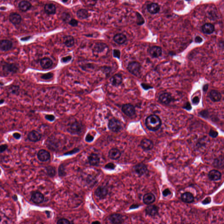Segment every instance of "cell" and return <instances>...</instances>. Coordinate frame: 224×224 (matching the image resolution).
Here are the masks:
<instances>
[{
	"instance_id": "obj_1",
	"label": "cell",
	"mask_w": 224,
	"mask_h": 224,
	"mask_svg": "<svg viewBox=\"0 0 224 224\" xmlns=\"http://www.w3.org/2000/svg\"><path fill=\"white\" fill-rule=\"evenodd\" d=\"M145 124L150 130L156 131L160 128L162 122L159 117L155 115H152L147 118Z\"/></svg>"
},
{
	"instance_id": "obj_2",
	"label": "cell",
	"mask_w": 224,
	"mask_h": 224,
	"mask_svg": "<svg viewBox=\"0 0 224 224\" xmlns=\"http://www.w3.org/2000/svg\"><path fill=\"white\" fill-rule=\"evenodd\" d=\"M128 68L131 74L136 76H138L140 74L141 66L138 62L133 61L129 64Z\"/></svg>"
},
{
	"instance_id": "obj_3",
	"label": "cell",
	"mask_w": 224,
	"mask_h": 224,
	"mask_svg": "<svg viewBox=\"0 0 224 224\" xmlns=\"http://www.w3.org/2000/svg\"><path fill=\"white\" fill-rule=\"evenodd\" d=\"M108 127L111 131L114 132H118L122 128L121 122L116 119L113 118L109 120L108 123Z\"/></svg>"
},
{
	"instance_id": "obj_4",
	"label": "cell",
	"mask_w": 224,
	"mask_h": 224,
	"mask_svg": "<svg viewBox=\"0 0 224 224\" xmlns=\"http://www.w3.org/2000/svg\"><path fill=\"white\" fill-rule=\"evenodd\" d=\"M82 124L78 121H75L68 127L67 131L71 134H78L82 131Z\"/></svg>"
},
{
	"instance_id": "obj_5",
	"label": "cell",
	"mask_w": 224,
	"mask_h": 224,
	"mask_svg": "<svg viewBox=\"0 0 224 224\" xmlns=\"http://www.w3.org/2000/svg\"><path fill=\"white\" fill-rule=\"evenodd\" d=\"M122 110L124 114L128 117H132L135 113V109L134 107L130 104L123 105L122 107Z\"/></svg>"
},
{
	"instance_id": "obj_6",
	"label": "cell",
	"mask_w": 224,
	"mask_h": 224,
	"mask_svg": "<svg viewBox=\"0 0 224 224\" xmlns=\"http://www.w3.org/2000/svg\"><path fill=\"white\" fill-rule=\"evenodd\" d=\"M12 47L13 43L12 41L7 40H3L0 41V49L1 51H10Z\"/></svg>"
},
{
	"instance_id": "obj_7",
	"label": "cell",
	"mask_w": 224,
	"mask_h": 224,
	"mask_svg": "<svg viewBox=\"0 0 224 224\" xmlns=\"http://www.w3.org/2000/svg\"><path fill=\"white\" fill-rule=\"evenodd\" d=\"M3 69L7 73H15L18 71V67L15 64L5 63L3 66Z\"/></svg>"
},
{
	"instance_id": "obj_8",
	"label": "cell",
	"mask_w": 224,
	"mask_h": 224,
	"mask_svg": "<svg viewBox=\"0 0 224 224\" xmlns=\"http://www.w3.org/2000/svg\"><path fill=\"white\" fill-rule=\"evenodd\" d=\"M107 45L102 43H99L96 44L93 48V52L94 54H98L99 53L102 54L106 50H108Z\"/></svg>"
},
{
	"instance_id": "obj_9",
	"label": "cell",
	"mask_w": 224,
	"mask_h": 224,
	"mask_svg": "<svg viewBox=\"0 0 224 224\" xmlns=\"http://www.w3.org/2000/svg\"><path fill=\"white\" fill-rule=\"evenodd\" d=\"M135 172L139 175H142L147 173L148 169L147 166L143 163H139L134 167Z\"/></svg>"
},
{
	"instance_id": "obj_10",
	"label": "cell",
	"mask_w": 224,
	"mask_h": 224,
	"mask_svg": "<svg viewBox=\"0 0 224 224\" xmlns=\"http://www.w3.org/2000/svg\"><path fill=\"white\" fill-rule=\"evenodd\" d=\"M37 157L41 162H46L50 159L51 155L47 151L42 149L37 153Z\"/></svg>"
},
{
	"instance_id": "obj_11",
	"label": "cell",
	"mask_w": 224,
	"mask_h": 224,
	"mask_svg": "<svg viewBox=\"0 0 224 224\" xmlns=\"http://www.w3.org/2000/svg\"><path fill=\"white\" fill-rule=\"evenodd\" d=\"M44 200V197L43 194L39 192L33 193L31 196V200L33 202L36 204H40L43 202Z\"/></svg>"
},
{
	"instance_id": "obj_12",
	"label": "cell",
	"mask_w": 224,
	"mask_h": 224,
	"mask_svg": "<svg viewBox=\"0 0 224 224\" xmlns=\"http://www.w3.org/2000/svg\"><path fill=\"white\" fill-rule=\"evenodd\" d=\"M28 138L32 142H37L41 139V135L38 131L33 130L28 134Z\"/></svg>"
},
{
	"instance_id": "obj_13",
	"label": "cell",
	"mask_w": 224,
	"mask_h": 224,
	"mask_svg": "<svg viewBox=\"0 0 224 224\" xmlns=\"http://www.w3.org/2000/svg\"><path fill=\"white\" fill-rule=\"evenodd\" d=\"M143 149L145 151L151 150L153 149L154 144L153 142L149 139H144L141 141L140 144Z\"/></svg>"
},
{
	"instance_id": "obj_14",
	"label": "cell",
	"mask_w": 224,
	"mask_h": 224,
	"mask_svg": "<svg viewBox=\"0 0 224 224\" xmlns=\"http://www.w3.org/2000/svg\"><path fill=\"white\" fill-rule=\"evenodd\" d=\"M109 219L111 223L113 224H121L123 221L122 216L119 214L111 215L109 216Z\"/></svg>"
},
{
	"instance_id": "obj_15",
	"label": "cell",
	"mask_w": 224,
	"mask_h": 224,
	"mask_svg": "<svg viewBox=\"0 0 224 224\" xmlns=\"http://www.w3.org/2000/svg\"><path fill=\"white\" fill-rule=\"evenodd\" d=\"M88 160L91 165L97 166L100 162V158L96 154L92 153L88 156Z\"/></svg>"
},
{
	"instance_id": "obj_16",
	"label": "cell",
	"mask_w": 224,
	"mask_h": 224,
	"mask_svg": "<svg viewBox=\"0 0 224 224\" xmlns=\"http://www.w3.org/2000/svg\"><path fill=\"white\" fill-rule=\"evenodd\" d=\"M9 19L11 22L14 25L19 24L22 21L21 15L17 13H12L10 14Z\"/></svg>"
},
{
	"instance_id": "obj_17",
	"label": "cell",
	"mask_w": 224,
	"mask_h": 224,
	"mask_svg": "<svg viewBox=\"0 0 224 224\" xmlns=\"http://www.w3.org/2000/svg\"><path fill=\"white\" fill-rule=\"evenodd\" d=\"M149 53L150 55L153 58H157L161 55L162 51L161 47L154 46L150 49Z\"/></svg>"
},
{
	"instance_id": "obj_18",
	"label": "cell",
	"mask_w": 224,
	"mask_h": 224,
	"mask_svg": "<svg viewBox=\"0 0 224 224\" xmlns=\"http://www.w3.org/2000/svg\"><path fill=\"white\" fill-rule=\"evenodd\" d=\"M121 152L118 149H112L109 152V157L112 160L118 159L121 156Z\"/></svg>"
},
{
	"instance_id": "obj_19",
	"label": "cell",
	"mask_w": 224,
	"mask_h": 224,
	"mask_svg": "<svg viewBox=\"0 0 224 224\" xmlns=\"http://www.w3.org/2000/svg\"><path fill=\"white\" fill-rule=\"evenodd\" d=\"M209 179L212 181H217L220 180L222 177V174L216 170H212L208 174Z\"/></svg>"
},
{
	"instance_id": "obj_20",
	"label": "cell",
	"mask_w": 224,
	"mask_h": 224,
	"mask_svg": "<svg viewBox=\"0 0 224 224\" xmlns=\"http://www.w3.org/2000/svg\"><path fill=\"white\" fill-rule=\"evenodd\" d=\"M107 194V189L104 186H99L95 191L96 195L100 198H104Z\"/></svg>"
},
{
	"instance_id": "obj_21",
	"label": "cell",
	"mask_w": 224,
	"mask_h": 224,
	"mask_svg": "<svg viewBox=\"0 0 224 224\" xmlns=\"http://www.w3.org/2000/svg\"><path fill=\"white\" fill-rule=\"evenodd\" d=\"M209 97L210 99L213 102H218L221 99L222 95L218 91L216 90H212L209 93Z\"/></svg>"
},
{
	"instance_id": "obj_22",
	"label": "cell",
	"mask_w": 224,
	"mask_h": 224,
	"mask_svg": "<svg viewBox=\"0 0 224 224\" xmlns=\"http://www.w3.org/2000/svg\"><path fill=\"white\" fill-rule=\"evenodd\" d=\"M202 30L204 33L211 34L215 31V27L212 24L206 23L202 27Z\"/></svg>"
},
{
	"instance_id": "obj_23",
	"label": "cell",
	"mask_w": 224,
	"mask_h": 224,
	"mask_svg": "<svg viewBox=\"0 0 224 224\" xmlns=\"http://www.w3.org/2000/svg\"><path fill=\"white\" fill-rule=\"evenodd\" d=\"M143 202L146 204H150L155 201V197L153 194L148 193L145 194L143 196Z\"/></svg>"
},
{
	"instance_id": "obj_24",
	"label": "cell",
	"mask_w": 224,
	"mask_h": 224,
	"mask_svg": "<svg viewBox=\"0 0 224 224\" xmlns=\"http://www.w3.org/2000/svg\"><path fill=\"white\" fill-rule=\"evenodd\" d=\"M113 40L119 44H123L127 41V37L123 34L118 33L114 36Z\"/></svg>"
},
{
	"instance_id": "obj_25",
	"label": "cell",
	"mask_w": 224,
	"mask_h": 224,
	"mask_svg": "<svg viewBox=\"0 0 224 224\" xmlns=\"http://www.w3.org/2000/svg\"><path fill=\"white\" fill-rule=\"evenodd\" d=\"M145 212L147 215L151 216H154L158 213V208L155 205H150L147 207L145 209Z\"/></svg>"
},
{
	"instance_id": "obj_26",
	"label": "cell",
	"mask_w": 224,
	"mask_h": 224,
	"mask_svg": "<svg viewBox=\"0 0 224 224\" xmlns=\"http://www.w3.org/2000/svg\"><path fill=\"white\" fill-rule=\"evenodd\" d=\"M147 9L149 12L151 14H155L159 12L160 10V7L158 4L153 3L147 6Z\"/></svg>"
},
{
	"instance_id": "obj_27",
	"label": "cell",
	"mask_w": 224,
	"mask_h": 224,
	"mask_svg": "<svg viewBox=\"0 0 224 224\" xmlns=\"http://www.w3.org/2000/svg\"><path fill=\"white\" fill-rule=\"evenodd\" d=\"M53 61L50 58L45 57L41 59V65L43 69H48L53 65Z\"/></svg>"
},
{
	"instance_id": "obj_28",
	"label": "cell",
	"mask_w": 224,
	"mask_h": 224,
	"mask_svg": "<svg viewBox=\"0 0 224 224\" xmlns=\"http://www.w3.org/2000/svg\"><path fill=\"white\" fill-rule=\"evenodd\" d=\"M160 101L165 104H169L172 100L171 95L168 93H164L161 94L159 97Z\"/></svg>"
},
{
	"instance_id": "obj_29",
	"label": "cell",
	"mask_w": 224,
	"mask_h": 224,
	"mask_svg": "<svg viewBox=\"0 0 224 224\" xmlns=\"http://www.w3.org/2000/svg\"><path fill=\"white\" fill-rule=\"evenodd\" d=\"M122 80V77L121 75L119 74H116L111 78L110 79V82L113 86H117L121 84Z\"/></svg>"
},
{
	"instance_id": "obj_30",
	"label": "cell",
	"mask_w": 224,
	"mask_h": 224,
	"mask_svg": "<svg viewBox=\"0 0 224 224\" xmlns=\"http://www.w3.org/2000/svg\"><path fill=\"white\" fill-rule=\"evenodd\" d=\"M32 7L31 3L27 1H22L19 4V8L22 12H27Z\"/></svg>"
},
{
	"instance_id": "obj_31",
	"label": "cell",
	"mask_w": 224,
	"mask_h": 224,
	"mask_svg": "<svg viewBox=\"0 0 224 224\" xmlns=\"http://www.w3.org/2000/svg\"><path fill=\"white\" fill-rule=\"evenodd\" d=\"M44 11L47 14H54L56 12V8L53 4H47L45 6Z\"/></svg>"
},
{
	"instance_id": "obj_32",
	"label": "cell",
	"mask_w": 224,
	"mask_h": 224,
	"mask_svg": "<svg viewBox=\"0 0 224 224\" xmlns=\"http://www.w3.org/2000/svg\"><path fill=\"white\" fill-rule=\"evenodd\" d=\"M181 200L184 202L190 203L194 202V197L190 193H185L181 195Z\"/></svg>"
},
{
	"instance_id": "obj_33",
	"label": "cell",
	"mask_w": 224,
	"mask_h": 224,
	"mask_svg": "<svg viewBox=\"0 0 224 224\" xmlns=\"http://www.w3.org/2000/svg\"><path fill=\"white\" fill-rule=\"evenodd\" d=\"M64 42L65 44L67 47H71L75 44V40L73 37L71 36H67L64 38Z\"/></svg>"
},
{
	"instance_id": "obj_34",
	"label": "cell",
	"mask_w": 224,
	"mask_h": 224,
	"mask_svg": "<svg viewBox=\"0 0 224 224\" xmlns=\"http://www.w3.org/2000/svg\"><path fill=\"white\" fill-rule=\"evenodd\" d=\"M77 16L79 19L84 20L89 17V14L87 10L82 9L78 11Z\"/></svg>"
},
{
	"instance_id": "obj_35",
	"label": "cell",
	"mask_w": 224,
	"mask_h": 224,
	"mask_svg": "<svg viewBox=\"0 0 224 224\" xmlns=\"http://www.w3.org/2000/svg\"><path fill=\"white\" fill-rule=\"evenodd\" d=\"M46 172H47V174L51 176V177H54L55 175L56 174V170L55 167L52 166H48L46 168Z\"/></svg>"
},
{
	"instance_id": "obj_36",
	"label": "cell",
	"mask_w": 224,
	"mask_h": 224,
	"mask_svg": "<svg viewBox=\"0 0 224 224\" xmlns=\"http://www.w3.org/2000/svg\"><path fill=\"white\" fill-rule=\"evenodd\" d=\"M58 172H59V175L60 176H64L65 175V167L63 166V165H61L59 166Z\"/></svg>"
},
{
	"instance_id": "obj_37",
	"label": "cell",
	"mask_w": 224,
	"mask_h": 224,
	"mask_svg": "<svg viewBox=\"0 0 224 224\" xmlns=\"http://www.w3.org/2000/svg\"><path fill=\"white\" fill-rule=\"evenodd\" d=\"M19 87L17 86H13L10 89V91L11 93L14 94H18L19 92Z\"/></svg>"
},
{
	"instance_id": "obj_38",
	"label": "cell",
	"mask_w": 224,
	"mask_h": 224,
	"mask_svg": "<svg viewBox=\"0 0 224 224\" xmlns=\"http://www.w3.org/2000/svg\"><path fill=\"white\" fill-rule=\"evenodd\" d=\"M53 76V74L51 73H47V74L43 75L41 76V78L42 79H45V80H48V79H51Z\"/></svg>"
},
{
	"instance_id": "obj_39",
	"label": "cell",
	"mask_w": 224,
	"mask_h": 224,
	"mask_svg": "<svg viewBox=\"0 0 224 224\" xmlns=\"http://www.w3.org/2000/svg\"><path fill=\"white\" fill-rule=\"evenodd\" d=\"M115 167H116V165L114 163L110 162V163H108L107 164L105 165V168L106 169H108V170H114Z\"/></svg>"
},
{
	"instance_id": "obj_40",
	"label": "cell",
	"mask_w": 224,
	"mask_h": 224,
	"mask_svg": "<svg viewBox=\"0 0 224 224\" xmlns=\"http://www.w3.org/2000/svg\"><path fill=\"white\" fill-rule=\"evenodd\" d=\"M57 224H70V223L67 219L62 218L58 220Z\"/></svg>"
},
{
	"instance_id": "obj_41",
	"label": "cell",
	"mask_w": 224,
	"mask_h": 224,
	"mask_svg": "<svg viewBox=\"0 0 224 224\" xmlns=\"http://www.w3.org/2000/svg\"><path fill=\"white\" fill-rule=\"evenodd\" d=\"M137 15H138V24L139 25H141L144 23V20L141 15L140 14L138 13Z\"/></svg>"
},
{
	"instance_id": "obj_42",
	"label": "cell",
	"mask_w": 224,
	"mask_h": 224,
	"mask_svg": "<svg viewBox=\"0 0 224 224\" xmlns=\"http://www.w3.org/2000/svg\"><path fill=\"white\" fill-rule=\"evenodd\" d=\"M209 135L212 138H215L217 137V135H218V133L215 130H211L209 132Z\"/></svg>"
},
{
	"instance_id": "obj_43",
	"label": "cell",
	"mask_w": 224,
	"mask_h": 224,
	"mask_svg": "<svg viewBox=\"0 0 224 224\" xmlns=\"http://www.w3.org/2000/svg\"><path fill=\"white\" fill-rule=\"evenodd\" d=\"M78 23V21L76 20H75V19H72L70 21L69 23L71 26L75 27V26H77Z\"/></svg>"
},
{
	"instance_id": "obj_44",
	"label": "cell",
	"mask_w": 224,
	"mask_h": 224,
	"mask_svg": "<svg viewBox=\"0 0 224 224\" xmlns=\"http://www.w3.org/2000/svg\"><path fill=\"white\" fill-rule=\"evenodd\" d=\"M94 139V137L92 136L91 134H88L86 137V141L88 142H91L93 141Z\"/></svg>"
},
{
	"instance_id": "obj_45",
	"label": "cell",
	"mask_w": 224,
	"mask_h": 224,
	"mask_svg": "<svg viewBox=\"0 0 224 224\" xmlns=\"http://www.w3.org/2000/svg\"><path fill=\"white\" fill-rule=\"evenodd\" d=\"M113 56L114 57H117V58H120V52L119 50H114L113 51Z\"/></svg>"
},
{
	"instance_id": "obj_46",
	"label": "cell",
	"mask_w": 224,
	"mask_h": 224,
	"mask_svg": "<svg viewBox=\"0 0 224 224\" xmlns=\"http://www.w3.org/2000/svg\"><path fill=\"white\" fill-rule=\"evenodd\" d=\"M45 118L49 121H53L54 120L55 117L52 115H46Z\"/></svg>"
},
{
	"instance_id": "obj_47",
	"label": "cell",
	"mask_w": 224,
	"mask_h": 224,
	"mask_svg": "<svg viewBox=\"0 0 224 224\" xmlns=\"http://www.w3.org/2000/svg\"><path fill=\"white\" fill-rule=\"evenodd\" d=\"M8 148V145L6 144H2L0 145V153H2L5 151Z\"/></svg>"
},
{
	"instance_id": "obj_48",
	"label": "cell",
	"mask_w": 224,
	"mask_h": 224,
	"mask_svg": "<svg viewBox=\"0 0 224 224\" xmlns=\"http://www.w3.org/2000/svg\"><path fill=\"white\" fill-rule=\"evenodd\" d=\"M79 151V149H75L71 151L67 152V153L65 154V155H70V154H74L75 153H77Z\"/></svg>"
},
{
	"instance_id": "obj_49",
	"label": "cell",
	"mask_w": 224,
	"mask_h": 224,
	"mask_svg": "<svg viewBox=\"0 0 224 224\" xmlns=\"http://www.w3.org/2000/svg\"><path fill=\"white\" fill-rule=\"evenodd\" d=\"M200 101V99H199V98L198 97H195L193 98L192 100V102L194 105H197L198 104V103Z\"/></svg>"
},
{
	"instance_id": "obj_50",
	"label": "cell",
	"mask_w": 224,
	"mask_h": 224,
	"mask_svg": "<svg viewBox=\"0 0 224 224\" xmlns=\"http://www.w3.org/2000/svg\"><path fill=\"white\" fill-rule=\"evenodd\" d=\"M71 58H72L71 57L69 56L66 57H64V58H62L61 61L63 62L66 63V62H67L68 61H70L71 60Z\"/></svg>"
},
{
	"instance_id": "obj_51",
	"label": "cell",
	"mask_w": 224,
	"mask_h": 224,
	"mask_svg": "<svg viewBox=\"0 0 224 224\" xmlns=\"http://www.w3.org/2000/svg\"><path fill=\"white\" fill-rule=\"evenodd\" d=\"M171 194V193L170 191V190L168 189H165V190L164 191H163V192H162V194H163V196H165L169 195L170 194Z\"/></svg>"
},
{
	"instance_id": "obj_52",
	"label": "cell",
	"mask_w": 224,
	"mask_h": 224,
	"mask_svg": "<svg viewBox=\"0 0 224 224\" xmlns=\"http://www.w3.org/2000/svg\"><path fill=\"white\" fill-rule=\"evenodd\" d=\"M211 202V198L210 197H207L202 202L204 204H206L210 203Z\"/></svg>"
},
{
	"instance_id": "obj_53",
	"label": "cell",
	"mask_w": 224,
	"mask_h": 224,
	"mask_svg": "<svg viewBox=\"0 0 224 224\" xmlns=\"http://www.w3.org/2000/svg\"><path fill=\"white\" fill-rule=\"evenodd\" d=\"M183 108H184L185 109H187V110H190L191 109V106L190 103L188 102V103H186V104L185 106L183 107Z\"/></svg>"
},
{
	"instance_id": "obj_54",
	"label": "cell",
	"mask_w": 224,
	"mask_h": 224,
	"mask_svg": "<svg viewBox=\"0 0 224 224\" xmlns=\"http://www.w3.org/2000/svg\"><path fill=\"white\" fill-rule=\"evenodd\" d=\"M13 136L15 139H19L21 138V135L20 133H14Z\"/></svg>"
},
{
	"instance_id": "obj_55",
	"label": "cell",
	"mask_w": 224,
	"mask_h": 224,
	"mask_svg": "<svg viewBox=\"0 0 224 224\" xmlns=\"http://www.w3.org/2000/svg\"><path fill=\"white\" fill-rule=\"evenodd\" d=\"M203 39L200 36H196L195 39V41L197 43H200L202 42Z\"/></svg>"
},
{
	"instance_id": "obj_56",
	"label": "cell",
	"mask_w": 224,
	"mask_h": 224,
	"mask_svg": "<svg viewBox=\"0 0 224 224\" xmlns=\"http://www.w3.org/2000/svg\"><path fill=\"white\" fill-rule=\"evenodd\" d=\"M141 86H142L143 87V88L145 89V90H147V89H149V88H152L150 86H149V85H146V84H142Z\"/></svg>"
},
{
	"instance_id": "obj_57",
	"label": "cell",
	"mask_w": 224,
	"mask_h": 224,
	"mask_svg": "<svg viewBox=\"0 0 224 224\" xmlns=\"http://www.w3.org/2000/svg\"><path fill=\"white\" fill-rule=\"evenodd\" d=\"M208 88V85L207 84V85H204L203 87V90L204 92H206L207 91Z\"/></svg>"
},
{
	"instance_id": "obj_58",
	"label": "cell",
	"mask_w": 224,
	"mask_h": 224,
	"mask_svg": "<svg viewBox=\"0 0 224 224\" xmlns=\"http://www.w3.org/2000/svg\"><path fill=\"white\" fill-rule=\"evenodd\" d=\"M92 224H100V223L98 221H96L92 223Z\"/></svg>"
},
{
	"instance_id": "obj_59",
	"label": "cell",
	"mask_w": 224,
	"mask_h": 224,
	"mask_svg": "<svg viewBox=\"0 0 224 224\" xmlns=\"http://www.w3.org/2000/svg\"><path fill=\"white\" fill-rule=\"evenodd\" d=\"M4 102V100L3 99H0V104H2Z\"/></svg>"
},
{
	"instance_id": "obj_60",
	"label": "cell",
	"mask_w": 224,
	"mask_h": 224,
	"mask_svg": "<svg viewBox=\"0 0 224 224\" xmlns=\"http://www.w3.org/2000/svg\"><path fill=\"white\" fill-rule=\"evenodd\" d=\"M1 217L0 216V222H1Z\"/></svg>"
},
{
	"instance_id": "obj_61",
	"label": "cell",
	"mask_w": 224,
	"mask_h": 224,
	"mask_svg": "<svg viewBox=\"0 0 224 224\" xmlns=\"http://www.w3.org/2000/svg\"><path fill=\"white\" fill-rule=\"evenodd\" d=\"M0 174H1V170H0Z\"/></svg>"
}]
</instances>
